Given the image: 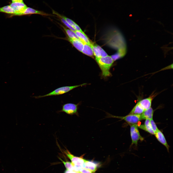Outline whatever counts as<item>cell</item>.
Instances as JSON below:
<instances>
[{"label": "cell", "instance_id": "1", "mask_svg": "<svg viewBox=\"0 0 173 173\" xmlns=\"http://www.w3.org/2000/svg\"><path fill=\"white\" fill-rule=\"evenodd\" d=\"M95 59L102 71V75L105 77L110 76V69L114 62L111 56L108 55Z\"/></svg>", "mask_w": 173, "mask_h": 173}, {"label": "cell", "instance_id": "2", "mask_svg": "<svg viewBox=\"0 0 173 173\" xmlns=\"http://www.w3.org/2000/svg\"><path fill=\"white\" fill-rule=\"evenodd\" d=\"M86 84V83H84L78 85L63 86L58 88L46 94L35 96L34 97L36 99H39L48 96L62 95L67 93L75 88L85 85Z\"/></svg>", "mask_w": 173, "mask_h": 173}, {"label": "cell", "instance_id": "3", "mask_svg": "<svg viewBox=\"0 0 173 173\" xmlns=\"http://www.w3.org/2000/svg\"><path fill=\"white\" fill-rule=\"evenodd\" d=\"M108 117L119 118L123 120L128 123L132 124H136L139 121L143 120L141 114H129L125 116H118L108 114Z\"/></svg>", "mask_w": 173, "mask_h": 173}, {"label": "cell", "instance_id": "4", "mask_svg": "<svg viewBox=\"0 0 173 173\" xmlns=\"http://www.w3.org/2000/svg\"><path fill=\"white\" fill-rule=\"evenodd\" d=\"M79 104V103L77 104L70 103L64 104L62 105V109L59 112H64L70 115H78V110Z\"/></svg>", "mask_w": 173, "mask_h": 173}, {"label": "cell", "instance_id": "5", "mask_svg": "<svg viewBox=\"0 0 173 173\" xmlns=\"http://www.w3.org/2000/svg\"><path fill=\"white\" fill-rule=\"evenodd\" d=\"M130 133L132 140V144L137 145L138 141L142 140L143 139L140 133L137 125L132 124L130 127Z\"/></svg>", "mask_w": 173, "mask_h": 173}, {"label": "cell", "instance_id": "6", "mask_svg": "<svg viewBox=\"0 0 173 173\" xmlns=\"http://www.w3.org/2000/svg\"><path fill=\"white\" fill-rule=\"evenodd\" d=\"M64 154L71 161L72 163L74 165L82 166L86 160L81 157H78L72 154L67 148L63 150Z\"/></svg>", "mask_w": 173, "mask_h": 173}, {"label": "cell", "instance_id": "7", "mask_svg": "<svg viewBox=\"0 0 173 173\" xmlns=\"http://www.w3.org/2000/svg\"><path fill=\"white\" fill-rule=\"evenodd\" d=\"M32 14H37L42 15L48 16V14L43 12L36 10L31 8L27 7L23 11L17 13H16L12 15L20 16Z\"/></svg>", "mask_w": 173, "mask_h": 173}, {"label": "cell", "instance_id": "8", "mask_svg": "<svg viewBox=\"0 0 173 173\" xmlns=\"http://www.w3.org/2000/svg\"><path fill=\"white\" fill-rule=\"evenodd\" d=\"M10 5L14 10L16 13L21 12L27 7L23 1L12 2Z\"/></svg>", "mask_w": 173, "mask_h": 173}, {"label": "cell", "instance_id": "9", "mask_svg": "<svg viewBox=\"0 0 173 173\" xmlns=\"http://www.w3.org/2000/svg\"><path fill=\"white\" fill-rule=\"evenodd\" d=\"M155 94L141 100L138 102L145 110L148 109L151 107L152 101L155 96Z\"/></svg>", "mask_w": 173, "mask_h": 173}, {"label": "cell", "instance_id": "10", "mask_svg": "<svg viewBox=\"0 0 173 173\" xmlns=\"http://www.w3.org/2000/svg\"><path fill=\"white\" fill-rule=\"evenodd\" d=\"M53 12L54 14L57 15L59 17L61 18L64 19L71 25L74 27L76 31L82 32L83 31L78 25L71 19L65 16L59 14L54 11H53Z\"/></svg>", "mask_w": 173, "mask_h": 173}, {"label": "cell", "instance_id": "11", "mask_svg": "<svg viewBox=\"0 0 173 173\" xmlns=\"http://www.w3.org/2000/svg\"><path fill=\"white\" fill-rule=\"evenodd\" d=\"M154 135L157 140L166 147L168 151L169 146L162 133L158 129L155 132Z\"/></svg>", "mask_w": 173, "mask_h": 173}, {"label": "cell", "instance_id": "12", "mask_svg": "<svg viewBox=\"0 0 173 173\" xmlns=\"http://www.w3.org/2000/svg\"><path fill=\"white\" fill-rule=\"evenodd\" d=\"M68 40L78 50L81 52L84 46V42L81 40L71 39L68 38Z\"/></svg>", "mask_w": 173, "mask_h": 173}, {"label": "cell", "instance_id": "13", "mask_svg": "<svg viewBox=\"0 0 173 173\" xmlns=\"http://www.w3.org/2000/svg\"><path fill=\"white\" fill-rule=\"evenodd\" d=\"M144 124L141 125L139 126L137 125L138 127L142 129L150 134L154 135L155 132L152 129L150 122V120L148 119H145Z\"/></svg>", "mask_w": 173, "mask_h": 173}, {"label": "cell", "instance_id": "14", "mask_svg": "<svg viewBox=\"0 0 173 173\" xmlns=\"http://www.w3.org/2000/svg\"><path fill=\"white\" fill-rule=\"evenodd\" d=\"M97 165L93 162L86 161L82 165V168L89 170L92 172H94L97 170Z\"/></svg>", "mask_w": 173, "mask_h": 173}, {"label": "cell", "instance_id": "15", "mask_svg": "<svg viewBox=\"0 0 173 173\" xmlns=\"http://www.w3.org/2000/svg\"><path fill=\"white\" fill-rule=\"evenodd\" d=\"M154 111L151 107L144 111L141 115L143 119H148L151 120L153 119Z\"/></svg>", "mask_w": 173, "mask_h": 173}, {"label": "cell", "instance_id": "16", "mask_svg": "<svg viewBox=\"0 0 173 173\" xmlns=\"http://www.w3.org/2000/svg\"><path fill=\"white\" fill-rule=\"evenodd\" d=\"M145 110L138 102L131 111L129 114H141Z\"/></svg>", "mask_w": 173, "mask_h": 173}, {"label": "cell", "instance_id": "17", "mask_svg": "<svg viewBox=\"0 0 173 173\" xmlns=\"http://www.w3.org/2000/svg\"><path fill=\"white\" fill-rule=\"evenodd\" d=\"M88 56L92 57L93 55V52L91 45L85 42L84 43V46L81 52Z\"/></svg>", "mask_w": 173, "mask_h": 173}, {"label": "cell", "instance_id": "18", "mask_svg": "<svg viewBox=\"0 0 173 173\" xmlns=\"http://www.w3.org/2000/svg\"><path fill=\"white\" fill-rule=\"evenodd\" d=\"M75 32L80 39L86 43L90 45L91 43L88 37L83 31L82 32L76 31Z\"/></svg>", "mask_w": 173, "mask_h": 173}, {"label": "cell", "instance_id": "19", "mask_svg": "<svg viewBox=\"0 0 173 173\" xmlns=\"http://www.w3.org/2000/svg\"><path fill=\"white\" fill-rule=\"evenodd\" d=\"M60 25L63 28L68 37V38L71 39H80L77 36L75 32L70 29H67L64 26Z\"/></svg>", "mask_w": 173, "mask_h": 173}, {"label": "cell", "instance_id": "20", "mask_svg": "<svg viewBox=\"0 0 173 173\" xmlns=\"http://www.w3.org/2000/svg\"><path fill=\"white\" fill-rule=\"evenodd\" d=\"M0 12L6 13L14 14L16 12L10 5H7L0 7Z\"/></svg>", "mask_w": 173, "mask_h": 173}, {"label": "cell", "instance_id": "21", "mask_svg": "<svg viewBox=\"0 0 173 173\" xmlns=\"http://www.w3.org/2000/svg\"><path fill=\"white\" fill-rule=\"evenodd\" d=\"M91 46L92 48L93 54L95 57V58L100 57L99 52V49L95 44H93L91 43Z\"/></svg>", "mask_w": 173, "mask_h": 173}, {"label": "cell", "instance_id": "22", "mask_svg": "<svg viewBox=\"0 0 173 173\" xmlns=\"http://www.w3.org/2000/svg\"><path fill=\"white\" fill-rule=\"evenodd\" d=\"M59 159L64 164L67 169L72 171L74 170V165L72 162L68 161H64L60 158Z\"/></svg>", "mask_w": 173, "mask_h": 173}, {"label": "cell", "instance_id": "23", "mask_svg": "<svg viewBox=\"0 0 173 173\" xmlns=\"http://www.w3.org/2000/svg\"><path fill=\"white\" fill-rule=\"evenodd\" d=\"M61 21L69 29L75 32L76 31V30L71 25L68 23L64 19L61 18H60Z\"/></svg>", "mask_w": 173, "mask_h": 173}, {"label": "cell", "instance_id": "24", "mask_svg": "<svg viewBox=\"0 0 173 173\" xmlns=\"http://www.w3.org/2000/svg\"><path fill=\"white\" fill-rule=\"evenodd\" d=\"M96 45L99 49L101 57H105L108 55L101 47L97 44H96Z\"/></svg>", "mask_w": 173, "mask_h": 173}, {"label": "cell", "instance_id": "25", "mask_svg": "<svg viewBox=\"0 0 173 173\" xmlns=\"http://www.w3.org/2000/svg\"><path fill=\"white\" fill-rule=\"evenodd\" d=\"M150 122L152 129L155 133L158 129L153 119L150 120Z\"/></svg>", "mask_w": 173, "mask_h": 173}, {"label": "cell", "instance_id": "26", "mask_svg": "<svg viewBox=\"0 0 173 173\" xmlns=\"http://www.w3.org/2000/svg\"><path fill=\"white\" fill-rule=\"evenodd\" d=\"M79 172L81 173H93L91 171L84 168H81Z\"/></svg>", "mask_w": 173, "mask_h": 173}, {"label": "cell", "instance_id": "27", "mask_svg": "<svg viewBox=\"0 0 173 173\" xmlns=\"http://www.w3.org/2000/svg\"><path fill=\"white\" fill-rule=\"evenodd\" d=\"M64 173H80L79 172H77L74 170H70L66 169L64 171Z\"/></svg>", "mask_w": 173, "mask_h": 173}, {"label": "cell", "instance_id": "28", "mask_svg": "<svg viewBox=\"0 0 173 173\" xmlns=\"http://www.w3.org/2000/svg\"><path fill=\"white\" fill-rule=\"evenodd\" d=\"M12 1V2L16 1H20L19 0H11Z\"/></svg>", "mask_w": 173, "mask_h": 173}, {"label": "cell", "instance_id": "29", "mask_svg": "<svg viewBox=\"0 0 173 173\" xmlns=\"http://www.w3.org/2000/svg\"><path fill=\"white\" fill-rule=\"evenodd\" d=\"M19 0L20 1H23V0Z\"/></svg>", "mask_w": 173, "mask_h": 173}, {"label": "cell", "instance_id": "30", "mask_svg": "<svg viewBox=\"0 0 173 173\" xmlns=\"http://www.w3.org/2000/svg\"></svg>", "mask_w": 173, "mask_h": 173}]
</instances>
